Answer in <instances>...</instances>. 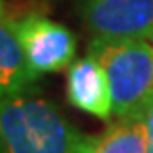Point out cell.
<instances>
[{"mask_svg":"<svg viewBox=\"0 0 153 153\" xmlns=\"http://www.w3.org/2000/svg\"><path fill=\"white\" fill-rule=\"evenodd\" d=\"M88 137L42 97H0V153H78Z\"/></svg>","mask_w":153,"mask_h":153,"instance_id":"obj_1","label":"cell"},{"mask_svg":"<svg viewBox=\"0 0 153 153\" xmlns=\"http://www.w3.org/2000/svg\"><path fill=\"white\" fill-rule=\"evenodd\" d=\"M88 56L105 72L115 119H141L153 100V40L91 38Z\"/></svg>","mask_w":153,"mask_h":153,"instance_id":"obj_2","label":"cell"},{"mask_svg":"<svg viewBox=\"0 0 153 153\" xmlns=\"http://www.w3.org/2000/svg\"><path fill=\"white\" fill-rule=\"evenodd\" d=\"M18 40L36 76L68 68L76 56V38L66 26L44 14H26L14 20Z\"/></svg>","mask_w":153,"mask_h":153,"instance_id":"obj_3","label":"cell"},{"mask_svg":"<svg viewBox=\"0 0 153 153\" xmlns=\"http://www.w3.org/2000/svg\"><path fill=\"white\" fill-rule=\"evenodd\" d=\"M91 38H153V0H76Z\"/></svg>","mask_w":153,"mask_h":153,"instance_id":"obj_4","label":"cell"},{"mask_svg":"<svg viewBox=\"0 0 153 153\" xmlns=\"http://www.w3.org/2000/svg\"><path fill=\"white\" fill-rule=\"evenodd\" d=\"M66 97L70 105L97 119H109L114 115V102L105 72L91 56L74 60L68 66Z\"/></svg>","mask_w":153,"mask_h":153,"instance_id":"obj_5","label":"cell"},{"mask_svg":"<svg viewBox=\"0 0 153 153\" xmlns=\"http://www.w3.org/2000/svg\"><path fill=\"white\" fill-rule=\"evenodd\" d=\"M36 79L38 76L22 50L14 20H8L0 10V97L24 94Z\"/></svg>","mask_w":153,"mask_h":153,"instance_id":"obj_6","label":"cell"},{"mask_svg":"<svg viewBox=\"0 0 153 153\" xmlns=\"http://www.w3.org/2000/svg\"><path fill=\"white\" fill-rule=\"evenodd\" d=\"M78 153H145L141 119H117L100 135H90Z\"/></svg>","mask_w":153,"mask_h":153,"instance_id":"obj_7","label":"cell"},{"mask_svg":"<svg viewBox=\"0 0 153 153\" xmlns=\"http://www.w3.org/2000/svg\"><path fill=\"white\" fill-rule=\"evenodd\" d=\"M143 133H145V153H153V100L141 115Z\"/></svg>","mask_w":153,"mask_h":153,"instance_id":"obj_8","label":"cell"},{"mask_svg":"<svg viewBox=\"0 0 153 153\" xmlns=\"http://www.w3.org/2000/svg\"><path fill=\"white\" fill-rule=\"evenodd\" d=\"M0 4H2V0H0Z\"/></svg>","mask_w":153,"mask_h":153,"instance_id":"obj_9","label":"cell"},{"mask_svg":"<svg viewBox=\"0 0 153 153\" xmlns=\"http://www.w3.org/2000/svg\"><path fill=\"white\" fill-rule=\"evenodd\" d=\"M151 40H153V38H151Z\"/></svg>","mask_w":153,"mask_h":153,"instance_id":"obj_10","label":"cell"}]
</instances>
